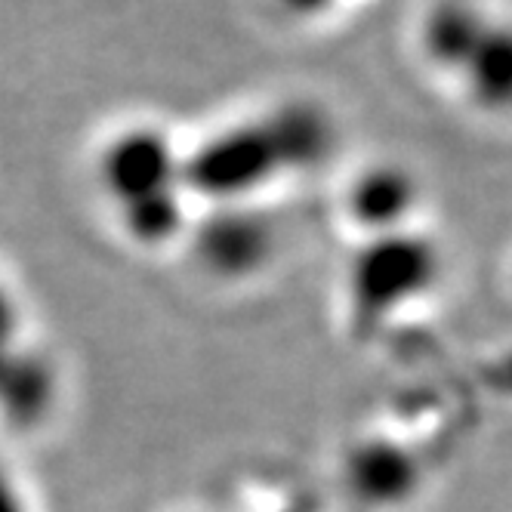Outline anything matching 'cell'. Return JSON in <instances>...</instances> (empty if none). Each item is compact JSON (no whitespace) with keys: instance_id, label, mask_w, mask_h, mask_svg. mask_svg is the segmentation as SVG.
<instances>
[{"instance_id":"52a82bcc","label":"cell","mask_w":512,"mask_h":512,"mask_svg":"<svg viewBox=\"0 0 512 512\" xmlns=\"http://www.w3.org/2000/svg\"><path fill=\"white\" fill-rule=\"evenodd\" d=\"M278 10H284L290 19H300V22H318L334 16L337 10H343L349 0H275Z\"/></svg>"},{"instance_id":"ba28073f","label":"cell","mask_w":512,"mask_h":512,"mask_svg":"<svg viewBox=\"0 0 512 512\" xmlns=\"http://www.w3.org/2000/svg\"><path fill=\"white\" fill-rule=\"evenodd\" d=\"M16 331H19V312L4 290V284H0V346H13Z\"/></svg>"},{"instance_id":"6da1fadb","label":"cell","mask_w":512,"mask_h":512,"mask_svg":"<svg viewBox=\"0 0 512 512\" xmlns=\"http://www.w3.org/2000/svg\"><path fill=\"white\" fill-rule=\"evenodd\" d=\"M93 173L127 241L155 250L186 235L192 195L186 155L164 127H121L102 142Z\"/></svg>"},{"instance_id":"3957f363","label":"cell","mask_w":512,"mask_h":512,"mask_svg":"<svg viewBox=\"0 0 512 512\" xmlns=\"http://www.w3.org/2000/svg\"><path fill=\"white\" fill-rule=\"evenodd\" d=\"M438 278V253L411 229L374 235L349 266V306L361 318H389L420 300Z\"/></svg>"},{"instance_id":"7a4b0ae2","label":"cell","mask_w":512,"mask_h":512,"mask_svg":"<svg viewBox=\"0 0 512 512\" xmlns=\"http://www.w3.org/2000/svg\"><path fill=\"white\" fill-rule=\"evenodd\" d=\"M420 56L485 112L512 105V28L475 0H435L417 31Z\"/></svg>"},{"instance_id":"277c9868","label":"cell","mask_w":512,"mask_h":512,"mask_svg":"<svg viewBox=\"0 0 512 512\" xmlns=\"http://www.w3.org/2000/svg\"><path fill=\"white\" fill-rule=\"evenodd\" d=\"M275 256L272 223L247 204H219L198 232V260L216 278H247L263 272Z\"/></svg>"},{"instance_id":"5b68a950","label":"cell","mask_w":512,"mask_h":512,"mask_svg":"<svg viewBox=\"0 0 512 512\" xmlns=\"http://www.w3.org/2000/svg\"><path fill=\"white\" fill-rule=\"evenodd\" d=\"M417 201V189L408 173L374 167L361 173L349 189V210L361 229L374 235H389L408 229V219Z\"/></svg>"},{"instance_id":"8992f818","label":"cell","mask_w":512,"mask_h":512,"mask_svg":"<svg viewBox=\"0 0 512 512\" xmlns=\"http://www.w3.org/2000/svg\"><path fill=\"white\" fill-rule=\"evenodd\" d=\"M0 512H34L25 479L4 457H0Z\"/></svg>"}]
</instances>
